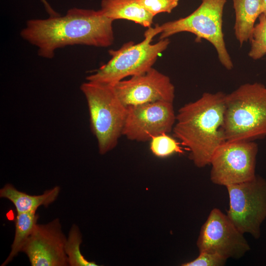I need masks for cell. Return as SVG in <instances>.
Instances as JSON below:
<instances>
[{
  "label": "cell",
  "mask_w": 266,
  "mask_h": 266,
  "mask_svg": "<svg viewBox=\"0 0 266 266\" xmlns=\"http://www.w3.org/2000/svg\"><path fill=\"white\" fill-rule=\"evenodd\" d=\"M144 36V39L138 43L130 41L117 50H109L110 60L96 72L88 76L86 80L113 85L127 77L139 75L152 67L170 41L168 38H165L151 44L155 36L149 29Z\"/></svg>",
  "instance_id": "6"
},
{
  "label": "cell",
  "mask_w": 266,
  "mask_h": 266,
  "mask_svg": "<svg viewBox=\"0 0 266 266\" xmlns=\"http://www.w3.org/2000/svg\"><path fill=\"white\" fill-rule=\"evenodd\" d=\"M235 11L234 34L241 46L249 40L257 18L263 13V0H233Z\"/></svg>",
  "instance_id": "15"
},
{
  "label": "cell",
  "mask_w": 266,
  "mask_h": 266,
  "mask_svg": "<svg viewBox=\"0 0 266 266\" xmlns=\"http://www.w3.org/2000/svg\"><path fill=\"white\" fill-rule=\"evenodd\" d=\"M43 3L46 11L50 15V16H58L60 14L56 12L50 6L46 0H40Z\"/></svg>",
  "instance_id": "22"
},
{
  "label": "cell",
  "mask_w": 266,
  "mask_h": 266,
  "mask_svg": "<svg viewBox=\"0 0 266 266\" xmlns=\"http://www.w3.org/2000/svg\"><path fill=\"white\" fill-rule=\"evenodd\" d=\"M226 95L204 93L176 114L173 135L187 149L190 159L198 167L210 165L215 151L226 141L223 131Z\"/></svg>",
  "instance_id": "2"
},
{
  "label": "cell",
  "mask_w": 266,
  "mask_h": 266,
  "mask_svg": "<svg viewBox=\"0 0 266 266\" xmlns=\"http://www.w3.org/2000/svg\"><path fill=\"white\" fill-rule=\"evenodd\" d=\"M150 149L155 156L160 158L183 152L180 143L167 133L153 137L150 140Z\"/></svg>",
  "instance_id": "19"
},
{
  "label": "cell",
  "mask_w": 266,
  "mask_h": 266,
  "mask_svg": "<svg viewBox=\"0 0 266 266\" xmlns=\"http://www.w3.org/2000/svg\"><path fill=\"white\" fill-rule=\"evenodd\" d=\"M264 4L263 14L266 16V0H263Z\"/></svg>",
  "instance_id": "23"
},
{
  "label": "cell",
  "mask_w": 266,
  "mask_h": 266,
  "mask_svg": "<svg viewBox=\"0 0 266 266\" xmlns=\"http://www.w3.org/2000/svg\"><path fill=\"white\" fill-rule=\"evenodd\" d=\"M113 20L100 10L71 8L63 16L31 19L21 32V37L38 48L42 58L54 57L56 49L84 45L107 47L114 41Z\"/></svg>",
  "instance_id": "1"
},
{
  "label": "cell",
  "mask_w": 266,
  "mask_h": 266,
  "mask_svg": "<svg viewBox=\"0 0 266 266\" xmlns=\"http://www.w3.org/2000/svg\"><path fill=\"white\" fill-rule=\"evenodd\" d=\"M227 259L215 253L200 252L195 260L181 265L182 266H223Z\"/></svg>",
  "instance_id": "21"
},
{
  "label": "cell",
  "mask_w": 266,
  "mask_h": 266,
  "mask_svg": "<svg viewBox=\"0 0 266 266\" xmlns=\"http://www.w3.org/2000/svg\"><path fill=\"white\" fill-rule=\"evenodd\" d=\"M80 90L88 107L91 130L99 153L105 154L117 145L127 113V107L117 96L113 85L87 81Z\"/></svg>",
  "instance_id": "4"
},
{
  "label": "cell",
  "mask_w": 266,
  "mask_h": 266,
  "mask_svg": "<svg viewBox=\"0 0 266 266\" xmlns=\"http://www.w3.org/2000/svg\"><path fill=\"white\" fill-rule=\"evenodd\" d=\"M179 0H137L138 3L154 17L166 12L170 13Z\"/></svg>",
  "instance_id": "20"
},
{
  "label": "cell",
  "mask_w": 266,
  "mask_h": 266,
  "mask_svg": "<svg viewBox=\"0 0 266 266\" xmlns=\"http://www.w3.org/2000/svg\"><path fill=\"white\" fill-rule=\"evenodd\" d=\"M113 87L127 107L158 101L173 102L175 97V88L169 77L153 67L142 74L120 81Z\"/></svg>",
  "instance_id": "11"
},
{
  "label": "cell",
  "mask_w": 266,
  "mask_h": 266,
  "mask_svg": "<svg viewBox=\"0 0 266 266\" xmlns=\"http://www.w3.org/2000/svg\"><path fill=\"white\" fill-rule=\"evenodd\" d=\"M66 239L59 219L46 224L37 223L21 252L32 266H69L65 250Z\"/></svg>",
  "instance_id": "12"
},
{
  "label": "cell",
  "mask_w": 266,
  "mask_h": 266,
  "mask_svg": "<svg viewBox=\"0 0 266 266\" xmlns=\"http://www.w3.org/2000/svg\"><path fill=\"white\" fill-rule=\"evenodd\" d=\"M197 245L200 252L215 253L227 259H239L250 250L244 233L217 208L211 210L202 226Z\"/></svg>",
  "instance_id": "9"
},
{
  "label": "cell",
  "mask_w": 266,
  "mask_h": 266,
  "mask_svg": "<svg viewBox=\"0 0 266 266\" xmlns=\"http://www.w3.org/2000/svg\"><path fill=\"white\" fill-rule=\"evenodd\" d=\"M223 131L226 141H254L266 136V87L255 82L226 95Z\"/></svg>",
  "instance_id": "3"
},
{
  "label": "cell",
  "mask_w": 266,
  "mask_h": 266,
  "mask_svg": "<svg viewBox=\"0 0 266 266\" xmlns=\"http://www.w3.org/2000/svg\"><path fill=\"white\" fill-rule=\"evenodd\" d=\"M58 186L45 191L39 195H31L20 191L11 184H5L0 190V197L7 199L14 205L17 213L36 211L40 206L47 207L58 198Z\"/></svg>",
  "instance_id": "14"
},
{
  "label": "cell",
  "mask_w": 266,
  "mask_h": 266,
  "mask_svg": "<svg viewBox=\"0 0 266 266\" xmlns=\"http://www.w3.org/2000/svg\"><path fill=\"white\" fill-rule=\"evenodd\" d=\"M82 236L77 225H72L65 244V250L70 266H97L94 262L86 259L82 254L80 245Z\"/></svg>",
  "instance_id": "17"
},
{
  "label": "cell",
  "mask_w": 266,
  "mask_h": 266,
  "mask_svg": "<svg viewBox=\"0 0 266 266\" xmlns=\"http://www.w3.org/2000/svg\"><path fill=\"white\" fill-rule=\"evenodd\" d=\"M38 218L36 211L17 213L15 220V235L11 251L1 266L7 265L21 252L24 244L37 224Z\"/></svg>",
  "instance_id": "16"
},
{
  "label": "cell",
  "mask_w": 266,
  "mask_h": 266,
  "mask_svg": "<svg viewBox=\"0 0 266 266\" xmlns=\"http://www.w3.org/2000/svg\"><path fill=\"white\" fill-rule=\"evenodd\" d=\"M226 188L229 198L227 216L243 233L259 239L266 219V179L256 174L252 180Z\"/></svg>",
  "instance_id": "7"
},
{
  "label": "cell",
  "mask_w": 266,
  "mask_h": 266,
  "mask_svg": "<svg viewBox=\"0 0 266 266\" xmlns=\"http://www.w3.org/2000/svg\"><path fill=\"white\" fill-rule=\"evenodd\" d=\"M176 121L173 102L158 101L127 106L122 135L146 142L156 135L172 131Z\"/></svg>",
  "instance_id": "10"
},
{
  "label": "cell",
  "mask_w": 266,
  "mask_h": 266,
  "mask_svg": "<svg viewBox=\"0 0 266 266\" xmlns=\"http://www.w3.org/2000/svg\"><path fill=\"white\" fill-rule=\"evenodd\" d=\"M227 0H202L199 7L184 18L166 22L149 28L160 40L181 32H189L196 36V41H208L215 47L220 62L227 69L233 68V63L227 50L222 31L223 9Z\"/></svg>",
  "instance_id": "5"
},
{
  "label": "cell",
  "mask_w": 266,
  "mask_h": 266,
  "mask_svg": "<svg viewBox=\"0 0 266 266\" xmlns=\"http://www.w3.org/2000/svg\"><path fill=\"white\" fill-rule=\"evenodd\" d=\"M258 146L254 141H226L210 161V178L216 185L227 186L253 179Z\"/></svg>",
  "instance_id": "8"
},
{
  "label": "cell",
  "mask_w": 266,
  "mask_h": 266,
  "mask_svg": "<svg viewBox=\"0 0 266 266\" xmlns=\"http://www.w3.org/2000/svg\"><path fill=\"white\" fill-rule=\"evenodd\" d=\"M100 5L102 14L113 21L126 19L144 27H151L154 17L137 0H102Z\"/></svg>",
  "instance_id": "13"
},
{
  "label": "cell",
  "mask_w": 266,
  "mask_h": 266,
  "mask_svg": "<svg viewBox=\"0 0 266 266\" xmlns=\"http://www.w3.org/2000/svg\"><path fill=\"white\" fill-rule=\"evenodd\" d=\"M258 18L259 22L249 39L251 47L248 55L254 60L260 59L266 54V16L262 13Z\"/></svg>",
  "instance_id": "18"
}]
</instances>
